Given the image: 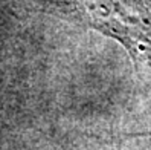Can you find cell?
<instances>
[{
  "label": "cell",
  "instance_id": "1",
  "mask_svg": "<svg viewBox=\"0 0 151 150\" xmlns=\"http://www.w3.org/2000/svg\"><path fill=\"white\" fill-rule=\"evenodd\" d=\"M49 12L119 41L134 64L151 60V0H35Z\"/></svg>",
  "mask_w": 151,
  "mask_h": 150
}]
</instances>
